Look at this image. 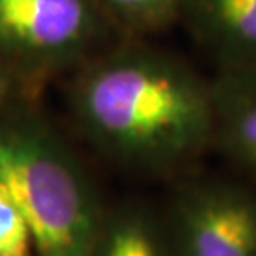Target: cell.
Returning <instances> with one entry per match:
<instances>
[{"instance_id": "obj_9", "label": "cell", "mask_w": 256, "mask_h": 256, "mask_svg": "<svg viewBox=\"0 0 256 256\" xmlns=\"http://www.w3.org/2000/svg\"><path fill=\"white\" fill-rule=\"evenodd\" d=\"M34 240L12 194L0 182V256H34Z\"/></svg>"}, {"instance_id": "obj_8", "label": "cell", "mask_w": 256, "mask_h": 256, "mask_svg": "<svg viewBox=\"0 0 256 256\" xmlns=\"http://www.w3.org/2000/svg\"><path fill=\"white\" fill-rule=\"evenodd\" d=\"M108 22L130 35L165 30L180 20L182 0H95Z\"/></svg>"}, {"instance_id": "obj_3", "label": "cell", "mask_w": 256, "mask_h": 256, "mask_svg": "<svg viewBox=\"0 0 256 256\" xmlns=\"http://www.w3.org/2000/svg\"><path fill=\"white\" fill-rule=\"evenodd\" d=\"M110 25L95 0H0V65L34 90L100 54Z\"/></svg>"}, {"instance_id": "obj_6", "label": "cell", "mask_w": 256, "mask_h": 256, "mask_svg": "<svg viewBox=\"0 0 256 256\" xmlns=\"http://www.w3.org/2000/svg\"><path fill=\"white\" fill-rule=\"evenodd\" d=\"M180 20L216 68H256V0H182Z\"/></svg>"}, {"instance_id": "obj_1", "label": "cell", "mask_w": 256, "mask_h": 256, "mask_svg": "<svg viewBox=\"0 0 256 256\" xmlns=\"http://www.w3.org/2000/svg\"><path fill=\"white\" fill-rule=\"evenodd\" d=\"M76 70L75 120L116 165L175 180L212 150V85L182 58L130 42Z\"/></svg>"}, {"instance_id": "obj_2", "label": "cell", "mask_w": 256, "mask_h": 256, "mask_svg": "<svg viewBox=\"0 0 256 256\" xmlns=\"http://www.w3.org/2000/svg\"><path fill=\"white\" fill-rule=\"evenodd\" d=\"M0 182L18 204L37 256H95L106 208L75 153L25 106L0 110Z\"/></svg>"}, {"instance_id": "obj_10", "label": "cell", "mask_w": 256, "mask_h": 256, "mask_svg": "<svg viewBox=\"0 0 256 256\" xmlns=\"http://www.w3.org/2000/svg\"><path fill=\"white\" fill-rule=\"evenodd\" d=\"M28 92H32V88L24 80L0 65V110L27 98Z\"/></svg>"}, {"instance_id": "obj_4", "label": "cell", "mask_w": 256, "mask_h": 256, "mask_svg": "<svg viewBox=\"0 0 256 256\" xmlns=\"http://www.w3.org/2000/svg\"><path fill=\"white\" fill-rule=\"evenodd\" d=\"M172 256H256V185L192 170L162 212Z\"/></svg>"}, {"instance_id": "obj_7", "label": "cell", "mask_w": 256, "mask_h": 256, "mask_svg": "<svg viewBox=\"0 0 256 256\" xmlns=\"http://www.w3.org/2000/svg\"><path fill=\"white\" fill-rule=\"evenodd\" d=\"M95 256H172L163 214L140 202L106 208Z\"/></svg>"}, {"instance_id": "obj_5", "label": "cell", "mask_w": 256, "mask_h": 256, "mask_svg": "<svg viewBox=\"0 0 256 256\" xmlns=\"http://www.w3.org/2000/svg\"><path fill=\"white\" fill-rule=\"evenodd\" d=\"M212 85V150L256 185V68H216Z\"/></svg>"}]
</instances>
